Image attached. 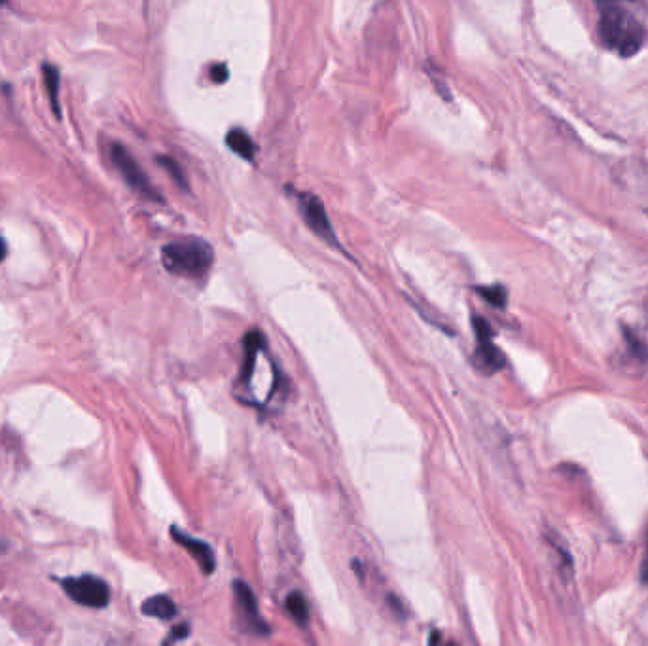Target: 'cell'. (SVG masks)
Wrapping results in <instances>:
<instances>
[{"label": "cell", "mask_w": 648, "mask_h": 646, "mask_svg": "<svg viewBox=\"0 0 648 646\" xmlns=\"http://www.w3.org/2000/svg\"><path fill=\"white\" fill-rule=\"evenodd\" d=\"M226 144L230 150H234L237 156H241L247 162H254L256 156V144L251 139L249 133H245L243 129H232L226 135Z\"/></svg>", "instance_id": "10"}, {"label": "cell", "mask_w": 648, "mask_h": 646, "mask_svg": "<svg viewBox=\"0 0 648 646\" xmlns=\"http://www.w3.org/2000/svg\"><path fill=\"white\" fill-rule=\"evenodd\" d=\"M141 611L146 616L158 618V620H173L179 614L175 601L171 597H167V595H154V597L146 599Z\"/></svg>", "instance_id": "9"}, {"label": "cell", "mask_w": 648, "mask_h": 646, "mask_svg": "<svg viewBox=\"0 0 648 646\" xmlns=\"http://www.w3.org/2000/svg\"><path fill=\"white\" fill-rule=\"evenodd\" d=\"M474 334H476V353H474V366L484 374H495L504 366V355L493 343V330L482 317L472 319Z\"/></svg>", "instance_id": "6"}, {"label": "cell", "mask_w": 648, "mask_h": 646, "mask_svg": "<svg viewBox=\"0 0 648 646\" xmlns=\"http://www.w3.org/2000/svg\"><path fill=\"white\" fill-rule=\"evenodd\" d=\"M209 72H211V80L216 82V84H222V82H226V78H228V67H226L224 63H216V65H213V67L209 69Z\"/></svg>", "instance_id": "16"}, {"label": "cell", "mask_w": 648, "mask_h": 646, "mask_svg": "<svg viewBox=\"0 0 648 646\" xmlns=\"http://www.w3.org/2000/svg\"><path fill=\"white\" fill-rule=\"evenodd\" d=\"M599 36L603 44L614 54L631 57L643 48L647 40V31L643 23L635 16H631L628 10L616 4H607L601 10Z\"/></svg>", "instance_id": "1"}, {"label": "cell", "mask_w": 648, "mask_h": 646, "mask_svg": "<svg viewBox=\"0 0 648 646\" xmlns=\"http://www.w3.org/2000/svg\"><path fill=\"white\" fill-rule=\"evenodd\" d=\"M190 635V626L188 624H180L177 628L171 631V635L165 639V643H177L180 639H186Z\"/></svg>", "instance_id": "17"}, {"label": "cell", "mask_w": 648, "mask_h": 646, "mask_svg": "<svg viewBox=\"0 0 648 646\" xmlns=\"http://www.w3.org/2000/svg\"><path fill=\"white\" fill-rule=\"evenodd\" d=\"M215 262L213 247L199 237L173 241L162 249V264L175 277L203 279Z\"/></svg>", "instance_id": "2"}, {"label": "cell", "mask_w": 648, "mask_h": 646, "mask_svg": "<svg viewBox=\"0 0 648 646\" xmlns=\"http://www.w3.org/2000/svg\"><path fill=\"white\" fill-rule=\"evenodd\" d=\"M44 86L48 90V99L54 110L55 116L61 118V103H59V69L52 63H42Z\"/></svg>", "instance_id": "11"}, {"label": "cell", "mask_w": 648, "mask_h": 646, "mask_svg": "<svg viewBox=\"0 0 648 646\" xmlns=\"http://www.w3.org/2000/svg\"><path fill=\"white\" fill-rule=\"evenodd\" d=\"M110 158L131 190H135L137 194H141L143 198L150 199V201H163L162 194L154 188V184L144 173L143 167L129 154L126 146L118 143L112 144Z\"/></svg>", "instance_id": "3"}, {"label": "cell", "mask_w": 648, "mask_h": 646, "mask_svg": "<svg viewBox=\"0 0 648 646\" xmlns=\"http://www.w3.org/2000/svg\"><path fill=\"white\" fill-rule=\"evenodd\" d=\"M478 292L482 294V298L486 300L487 304H491L493 307H499V309H503V307L506 306L508 292H506V288L501 287V285L478 288Z\"/></svg>", "instance_id": "13"}, {"label": "cell", "mask_w": 648, "mask_h": 646, "mask_svg": "<svg viewBox=\"0 0 648 646\" xmlns=\"http://www.w3.org/2000/svg\"><path fill=\"white\" fill-rule=\"evenodd\" d=\"M61 586L65 593L71 597L74 603L90 609H103L110 601V590L105 580L97 576L84 575L78 578H65L61 580Z\"/></svg>", "instance_id": "4"}, {"label": "cell", "mask_w": 648, "mask_h": 646, "mask_svg": "<svg viewBox=\"0 0 648 646\" xmlns=\"http://www.w3.org/2000/svg\"><path fill=\"white\" fill-rule=\"evenodd\" d=\"M624 338L628 341V349L631 351V355L641 362H647L648 360V349L643 345V341L639 340L637 336H633L628 328H624Z\"/></svg>", "instance_id": "14"}, {"label": "cell", "mask_w": 648, "mask_h": 646, "mask_svg": "<svg viewBox=\"0 0 648 646\" xmlns=\"http://www.w3.org/2000/svg\"><path fill=\"white\" fill-rule=\"evenodd\" d=\"M158 162L162 163L163 167H165V171L175 179V182L179 184L180 188H186V177H184V173L180 171L179 163L173 162L171 158H160Z\"/></svg>", "instance_id": "15"}, {"label": "cell", "mask_w": 648, "mask_h": 646, "mask_svg": "<svg viewBox=\"0 0 648 646\" xmlns=\"http://www.w3.org/2000/svg\"><path fill=\"white\" fill-rule=\"evenodd\" d=\"M285 607H287L290 618H292L298 626L306 628L307 622H309V607H307L306 597H304L300 592L288 593Z\"/></svg>", "instance_id": "12"}, {"label": "cell", "mask_w": 648, "mask_h": 646, "mask_svg": "<svg viewBox=\"0 0 648 646\" xmlns=\"http://www.w3.org/2000/svg\"><path fill=\"white\" fill-rule=\"evenodd\" d=\"M235 601H237V609H239V618L243 622V628L247 629V633L252 635H268L270 628L268 624L260 618L258 612V603L256 597L251 590V586L243 580L234 582Z\"/></svg>", "instance_id": "7"}, {"label": "cell", "mask_w": 648, "mask_h": 646, "mask_svg": "<svg viewBox=\"0 0 648 646\" xmlns=\"http://www.w3.org/2000/svg\"><path fill=\"white\" fill-rule=\"evenodd\" d=\"M296 199H298V209H300V215L304 218L307 228L317 235L319 239H323L324 243L336 247V249H342L338 237H336V232L332 228V222L328 218V213L324 209L323 201L309 194V192H302V194H296Z\"/></svg>", "instance_id": "5"}, {"label": "cell", "mask_w": 648, "mask_h": 646, "mask_svg": "<svg viewBox=\"0 0 648 646\" xmlns=\"http://www.w3.org/2000/svg\"><path fill=\"white\" fill-rule=\"evenodd\" d=\"M6 252H8V247H6V241L0 237V262L6 258Z\"/></svg>", "instance_id": "18"}, {"label": "cell", "mask_w": 648, "mask_h": 646, "mask_svg": "<svg viewBox=\"0 0 648 646\" xmlns=\"http://www.w3.org/2000/svg\"><path fill=\"white\" fill-rule=\"evenodd\" d=\"M171 537H173V540H175L177 544H180L184 550L190 552V556L194 557V559L198 561L199 569H201L203 573L211 575V573L215 571V554H213V550H211L209 544H205L203 540L194 539V537L182 533V531L177 529V527L171 529Z\"/></svg>", "instance_id": "8"}]
</instances>
